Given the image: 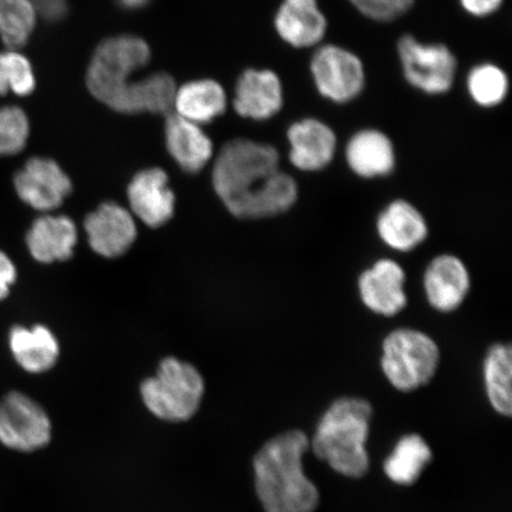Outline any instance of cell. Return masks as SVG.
Masks as SVG:
<instances>
[{"mask_svg": "<svg viewBox=\"0 0 512 512\" xmlns=\"http://www.w3.org/2000/svg\"><path fill=\"white\" fill-rule=\"evenodd\" d=\"M213 185L224 206L239 219H268L287 213L298 201L296 179L280 170L272 145L235 139L222 147Z\"/></svg>", "mask_w": 512, "mask_h": 512, "instance_id": "obj_1", "label": "cell"}, {"mask_svg": "<svg viewBox=\"0 0 512 512\" xmlns=\"http://www.w3.org/2000/svg\"><path fill=\"white\" fill-rule=\"evenodd\" d=\"M310 440L300 430L278 435L260 448L253 460L255 491L265 512H315L320 495L306 477L304 454Z\"/></svg>", "mask_w": 512, "mask_h": 512, "instance_id": "obj_2", "label": "cell"}, {"mask_svg": "<svg viewBox=\"0 0 512 512\" xmlns=\"http://www.w3.org/2000/svg\"><path fill=\"white\" fill-rule=\"evenodd\" d=\"M373 413L371 403L361 398L343 396L332 402L313 435L316 457L339 475L366 477L370 467L366 443Z\"/></svg>", "mask_w": 512, "mask_h": 512, "instance_id": "obj_3", "label": "cell"}, {"mask_svg": "<svg viewBox=\"0 0 512 512\" xmlns=\"http://www.w3.org/2000/svg\"><path fill=\"white\" fill-rule=\"evenodd\" d=\"M440 349L424 331L399 328L382 342L381 368L399 392L411 393L427 386L437 374Z\"/></svg>", "mask_w": 512, "mask_h": 512, "instance_id": "obj_4", "label": "cell"}, {"mask_svg": "<svg viewBox=\"0 0 512 512\" xmlns=\"http://www.w3.org/2000/svg\"><path fill=\"white\" fill-rule=\"evenodd\" d=\"M204 380L191 364L165 358L155 376L146 379L140 393L149 411L169 422L190 420L200 408L204 395Z\"/></svg>", "mask_w": 512, "mask_h": 512, "instance_id": "obj_5", "label": "cell"}, {"mask_svg": "<svg viewBox=\"0 0 512 512\" xmlns=\"http://www.w3.org/2000/svg\"><path fill=\"white\" fill-rule=\"evenodd\" d=\"M151 59L150 47L138 36L120 35L102 42L87 70L89 91L110 105L132 82L130 79Z\"/></svg>", "mask_w": 512, "mask_h": 512, "instance_id": "obj_6", "label": "cell"}, {"mask_svg": "<svg viewBox=\"0 0 512 512\" xmlns=\"http://www.w3.org/2000/svg\"><path fill=\"white\" fill-rule=\"evenodd\" d=\"M398 53L406 80L427 94L450 91L457 72V60L443 44H424L411 35L400 38Z\"/></svg>", "mask_w": 512, "mask_h": 512, "instance_id": "obj_7", "label": "cell"}, {"mask_svg": "<svg viewBox=\"0 0 512 512\" xmlns=\"http://www.w3.org/2000/svg\"><path fill=\"white\" fill-rule=\"evenodd\" d=\"M50 439L49 416L30 396L11 392L0 401V443L11 450L34 452Z\"/></svg>", "mask_w": 512, "mask_h": 512, "instance_id": "obj_8", "label": "cell"}, {"mask_svg": "<svg viewBox=\"0 0 512 512\" xmlns=\"http://www.w3.org/2000/svg\"><path fill=\"white\" fill-rule=\"evenodd\" d=\"M311 72L319 93L337 104L354 100L366 82L361 60L351 51L332 44L316 51Z\"/></svg>", "mask_w": 512, "mask_h": 512, "instance_id": "obj_9", "label": "cell"}, {"mask_svg": "<svg viewBox=\"0 0 512 512\" xmlns=\"http://www.w3.org/2000/svg\"><path fill=\"white\" fill-rule=\"evenodd\" d=\"M16 192L24 203L36 210L53 211L73 190L70 178L54 160L35 157L15 176Z\"/></svg>", "mask_w": 512, "mask_h": 512, "instance_id": "obj_10", "label": "cell"}, {"mask_svg": "<svg viewBox=\"0 0 512 512\" xmlns=\"http://www.w3.org/2000/svg\"><path fill=\"white\" fill-rule=\"evenodd\" d=\"M357 286L363 305L377 316L392 318L406 309V272L395 260H377L361 273Z\"/></svg>", "mask_w": 512, "mask_h": 512, "instance_id": "obj_11", "label": "cell"}, {"mask_svg": "<svg viewBox=\"0 0 512 512\" xmlns=\"http://www.w3.org/2000/svg\"><path fill=\"white\" fill-rule=\"evenodd\" d=\"M428 304L435 311H457L469 296L470 272L462 259L453 254H440L428 264L422 279Z\"/></svg>", "mask_w": 512, "mask_h": 512, "instance_id": "obj_12", "label": "cell"}, {"mask_svg": "<svg viewBox=\"0 0 512 512\" xmlns=\"http://www.w3.org/2000/svg\"><path fill=\"white\" fill-rule=\"evenodd\" d=\"M89 246L105 258H118L137 239V224L130 211L118 203L106 202L85 220Z\"/></svg>", "mask_w": 512, "mask_h": 512, "instance_id": "obj_13", "label": "cell"}, {"mask_svg": "<svg viewBox=\"0 0 512 512\" xmlns=\"http://www.w3.org/2000/svg\"><path fill=\"white\" fill-rule=\"evenodd\" d=\"M127 197L132 213L146 226H163L174 216L176 197L169 187V177L162 169L138 172L128 185Z\"/></svg>", "mask_w": 512, "mask_h": 512, "instance_id": "obj_14", "label": "cell"}, {"mask_svg": "<svg viewBox=\"0 0 512 512\" xmlns=\"http://www.w3.org/2000/svg\"><path fill=\"white\" fill-rule=\"evenodd\" d=\"M290 158L294 168L305 172L322 171L336 155L337 138L331 127L317 119L294 123L287 131Z\"/></svg>", "mask_w": 512, "mask_h": 512, "instance_id": "obj_15", "label": "cell"}, {"mask_svg": "<svg viewBox=\"0 0 512 512\" xmlns=\"http://www.w3.org/2000/svg\"><path fill=\"white\" fill-rule=\"evenodd\" d=\"M284 105L283 86L271 70L248 69L236 83L234 108L243 118L267 120Z\"/></svg>", "mask_w": 512, "mask_h": 512, "instance_id": "obj_16", "label": "cell"}, {"mask_svg": "<svg viewBox=\"0 0 512 512\" xmlns=\"http://www.w3.org/2000/svg\"><path fill=\"white\" fill-rule=\"evenodd\" d=\"M381 241L395 252L414 251L428 238V224L421 211L406 200H395L376 220Z\"/></svg>", "mask_w": 512, "mask_h": 512, "instance_id": "obj_17", "label": "cell"}, {"mask_svg": "<svg viewBox=\"0 0 512 512\" xmlns=\"http://www.w3.org/2000/svg\"><path fill=\"white\" fill-rule=\"evenodd\" d=\"M328 28L317 0H284L275 16V29L294 48L315 47Z\"/></svg>", "mask_w": 512, "mask_h": 512, "instance_id": "obj_18", "label": "cell"}, {"mask_svg": "<svg viewBox=\"0 0 512 512\" xmlns=\"http://www.w3.org/2000/svg\"><path fill=\"white\" fill-rule=\"evenodd\" d=\"M345 159L355 175L364 179L387 177L395 169L392 140L381 131L363 130L354 134L345 149Z\"/></svg>", "mask_w": 512, "mask_h": 512, "instance_id": "obj_19", "label": "cell"}, {"mask_svg": "<svg viewBox=\"0 0 512 512\" xmlns=\"http://www.w3.org/2000/svg\"><path fill=\"white\" fill-rule=\"evenodd\" d=\"M78 243V229L63 215H44L37 219L27 235L29 251L42 264L72 258Z\"/></svg>", "mask_w": 512, "mask_h": 512, "instance_id": "obj_20", "label": "cell"}, {"mask_svg": "<svg viewBox=\"0 0 512 512\" xmlns=\"http://www.w3.org/2000/svg\"><path fill=\"white\" fill-rule=\"evenodd\" d=\"M165 143L170 156L190 174L200 172L213 157V143L200 125L179 115L166 119Z\"/></svg>", "mask_w": 512, "mask_h": 512, "instance_id": "obj_21", "label": "cell"}, {"mask_svg": "<svg viewBox=\"0 0 512 512\" xmlns=\"http://www.w3.org/2000/svg\"><path fill=\"white\" fill-rule=\"evenodd\" d=\"M176 91L170 75L155 73L132 81L108 107L125 114L164 113L174 105Z\"/></svg>", "mask_w": 512, "mask_h": 512, "instance_id": "obj_22", "label": "cell"}, {"mask_svg": "<svg viewBox=\"0 0 512 512\" xmlns=\"http://www.w3.org/2000/svg\"><path fill=\"white\" fill-rule=\"evenodd\" d=\"M10 348L16 362L31 374L46 373L59 360L60 347L46 326H16L10 332Z\"/></svg>", "mask_w": 512, "mask_h": 512, "instance_id": "obj_23", "label": "cell"}, {"mask_svg": "<svg viewBox=\"0 0 512 512\" xmlns=\"http://www.w3.org/2000/svg\"><path fill=\"white\" fill-rule=\"evenodd\" d=\"M174 105L179 117L197 125L206 124L226 112L227 95L216 81L196 80L176 91Z\"/></svg>", "mask_w": 512, "mask_h": 512, "instance_id": "obj_24", "label": "cell"}, {"mask_svg": "<svg viewBox=\"0 0 512 512\" xmlns=\"http://www.w3.org/2000/svg\"><path fill=\"white\" fill-rule=\"evenodd\" d=\"M433 453L419 434H407L384 460L383 471L393 483L411 486L418 482L422 471L432 462Z\"/></svg>", "mask_w": 512, "mask_h": 512, "instance_id": "obj_25", "label": "cell"}, {"mask_svg": "<svg viewBox=\"0 0 512 512\" xmlns=\"http://www.w3.org/2000/svg\"><path fill=\"white\" fill-rule=\"evenodd\" d=\"M486 395L498 414H512V349L510 344L496 343L486 352L483 364Z\"/></svg>", "mask_w": 512, "mask_h": 512, "instance_id": "obj_26", "label": "cell"}, {"mask_svg": "<svg viewBox=\"0 0 512 512\" xmlns=\"http://www.w3.org/2000/svg\"><path fill=\"white\" fill-rule=\"evenodd\" d=\"M37 22L31 0H0V40L9 49L27 44Z\"/></svg>", "mask_w": 512, "mask_h": 512, "instance_id": "obj_27", "label": "cell"}, {"mask_svg": "<svg viewBox=\"0 0 512 512\" xmlns=\"http://www.w3.org/2000/svg\"><path fill=\"white\" fill-rule=\"evenodd\" d=\"M467 88L479 106L495 107L507 98L509 80L501 68L494 64H482L471 70Z\"/></svg>", "mask_w": 512, "mask_h": 512, "instance_id": "obj_28", "label": "cell"}, {"mask_svg": "<svg viewBox=\"0 0 512 512\" xmlns=\"http://www.w3.org/2000/svg\"><path fill=\"white\" fill-rule=\"evenodd\" d=\"M36 88L30 61L16 49L0 53V95L28 96Z\"/></svg>", "mask_w": 512, "mask_h": 512, "instance_id": "obj_29", "label": "cell"}, {"mask_svg": "<svg viewBox=\"0 0 512 512\" xmlns=\"http://www.w3.org/2000/svg\"><path fill=\"white\" fill-rule=\"evenodd\" d=\"M30 124L27 114L17 106H0V156H14L28 143Z\"/></svg>", "mask_w": 512, "mask_h": 512, "instance_id": "obj_30", "label": "cell"}, {"mask_svg": "<svg viewBox=\"0 0 512 512\" xmlns=\"http://www.w3.org/2000/svg\"><path fill=\"white\" fill-rule=\"evenodd\" d=\"M364 16L377 22H392L407 14L415 0H350Z\"/></svg>", "mask_w": 512, "mask_h": 512, "instance_id": "obj_31", "label": "cell"}, {"mask_svg": "<svg viewBox=\"0 0 512 512\" xmlns=\"http://www.w3.org/2000/svg\"><path fill=\"white\" fill-rule=\"evenodd\" d=\"M17 271L8 255L0 252V300L8 297L10 288L15 284Z\"/></svg>", "mask_w": 512, "mask_h": 512, "instance_id": "obj_32", "label": "cell"}, {"mask_svg": "<svg viewBox=\"0 0 512 512\" xmlns=\"http://www.w3.org/2000/svg\"><path fill=\"white\" fill-rule=\"evenodd\" d=\"M463 8L470 15L485 17L494 14L503 3V0H460Z\"/></svg>", "mask_w": 512, "mask_h": 512, "instance_id": "obj_33", "label": "cell"}, {"mask_svg": "<svg viewBox=\"0 0 512 512\" xmlns=\"http://www.w3.org/2000/svg\"><path fill=\"white\" fill-rule=\"evenodd\" d=\"M150 2L151 0H117L120 8L130 11L143 9Z\"/></svg>", "mask_w": 512, "mask_h": 512, "instance_id": "obj_34", "label": "cell"}]
</instances>
